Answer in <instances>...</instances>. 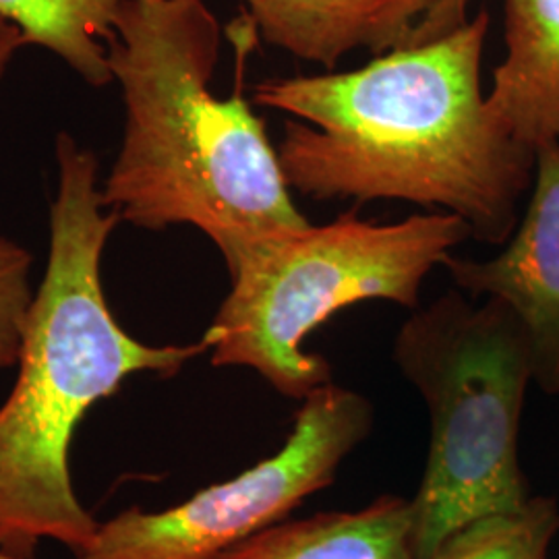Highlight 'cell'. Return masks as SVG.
Listing matches in <instances>:
<instances>
[{
  "mask_svg": "<svg viewBox=\"0 0 559 559\" xmlns=\"http://www.w3.org/2000/svg\"><path fill=\"white\" fill-rule=\"evenodd\" d=\"M263 40L295 59L334 69L355 48L367 46L383 0H240Z\"/></svg>",
  "mask_w": 559,
  "mask_h": 559,
  "instance_id": "cell-10",
  "label": "cell"
},
{
  "mask_svg": "<svg viewBox=\"0 0 559 559\" xmlns=\"http://www.w3.org/2000/svg\"><path fill=\"white\" fill-rule=\"evenodd\" d=\"M25 44H27V40L21 32L20 25H15L13 21L0 15V80H2V75H4L7 67L11 64L13 57L17 55V50Z\"/></svg>",
  "mask_w": 559,
  "mask_h": 559,
  "instance_id": "cell-15",
  "label": "cell"
},
{
  "mask_svg": "<svg viewBox=\"0 0 559 559\" xmlns=\"http://www.w3.org/2000/svg\"><path fill=\"white\" fill-rule=\"evenodd\" d=\"M122 0H0V15L20 25L27 44L64 60L92 85L112 80L108 41Z\"/></svg>",
  "mask_w": 559,
  "mask_h": 559,
  "instance_id": "cell-11",
  "label": "cell"
},
{
  "mask_svg": "<svg viewBox=\"0 0 559 559\" xmlns=\"http://www.w3.org/2000/svg\"><path fill=\"white\" fill-rule=\"evenodd\" d=\"M394 362L429 415V450L411 498L415 558L475 520L533 498L520 466V420L533 359L516 313L460 288L417 307L394 340Z\"/></svg>",
  "mask_w": 559,
  "mask_h": 559,
  "instance_id": "cell-5",
  "label": "cell"
},
{
  "mask_svg": "<svg viewBox=\"0 0 559 559\" xmlns=\"http://www.w3.org/2000/svg\"><path fill=\"white\" fill-rule=\"evenodd\" d=\"M471 0H383L367 46L373 55L441 40L464 27Z\"/></svg>",
  "mask_w": 559,
  "mask_h": 559,
  "instance_id": "cell-13",
  "label": "cell"
},
{
  "mask_svg": "<svg viewBox=\"0 0 559 559\" xmlns=\"http://www.w3.org/2000/svg\"><path fill=\"white\" fill-rule=\"evenodd\" d=\"M373 404L359 392L321 385L305 400L276 454L233 479L214 483L179 506H138L100 522L75 559H212L328 489L340 466L373 431Z\"/></svg>",
  "mask_w": 559,
  "mask_h": 559,
  "instance_id": "cell-6",
  "label": "cell"
},
{
  "mask_svg": "<svg viewBox=\"0 0 559 559\" xmlns=\"http://www.w3.org/2000/svg\"><path fill=\"white\" fill-rule=\"evenodd\" d=\"M506 44L487 104L537 152L559 141V0H506Z\"/></svg>",
  "mask_w": 559,
  "mask_h": 559,
  "instance_id": "cell-8",
  "label": "cell"
},
{
  "mask_svg": "<svg viewBox=\"0 0 559 559\" xmlns=\"http://www.w3.org/2000/svg\"><path fill=\"white\" fill-rule=\"evenodd\" d=\"M468 224L445 212L394 224L360 221L357 210L309 224L230 261V293L205 338L214 367H247L284 399L305 400L332 383V365L305 340L365 300L419 307L420 288L464 240Z\"/></svg>",
  "mask_w": 559,
  "mask_h": 559,
  "instance_id": "cell-4",
  "label": "cell"
},
{
  "mask_svg": "<svg viewBox=\"0 0 559 559\" xmlns=\"http://www.w3.org/2000/svg\"><path fill=\"white\" fill-rule=\"evenodd\" d=\"M489 13L369 64L260 83L255 104L288 112L278 147L290 191L311 200H402L454 214L473 239L508 242L537 152L480 90Z\"/></svg>",
  "mask_w": 559,
  "mask_h": 559,
  "instance_id": "cell-1",
  "label": "cell"
},
{
  "mask_svg": "<svg viewBox=\"0 0 559 559\" xmlns=\"http://www.w3.org/2000/svg\"><path fill=\"white\" fill-rule=\"evenodd\" d=\"M112 27L108 69L127 120L106 207L147 230L195 226L226 265L309 226L263 119L239 90H212L221 23L205 0H122Z\"/></svg>",
  "mask_w": 559,
  "mask_h": 559,
  "instance_id": "cell-3",
  "label": "cell"
},
{
  "mask_svg": "<svg viewBox=\"0 0 559 559\" xmlns=\"http://www.w3.org/2000/svg\"><path fill=\"white\" fill-rule=\"evenodd\" d=\"M0 559H23V558H17V556H11V554H7V551H2V549H0Z\"/></svg>",
  "mask_w": 559,
  "mask_h": 559,
  "instance_id": "cell-16",
  "label": "cell"
},
{
  "mask_svg": "<svg viewBox=\"0 0 559 559\" xmlns=\"http://www.w3.org/2000/svg\"><path fill=\"white\" fill-rule=\"evenodd\" d=\"M29 270L32 255L17 242L0 239V371L20 362L25 323L36 297Z\"/></svg>",
  "mask_w": 559,
  "mask_h": 559,
  "instance_id": "cell-14",
  "label": "cell"
},
{
  "mask_svg": "<svg viewBox=\"0 0 559 559\" xmlns=\"http://www.w3.org/2000/svg\"><path fill=\"white\" fill-rule=\"evenodd\" d=\"M212 559H417L411 500L385 493L360 510L280 520Z\"/></svg>",
  "mask_w": 559,
  "mask_h": 559,
  "instance_id": "cell-9",
  "label": "cell"
},
{
  "mask_svg": "<svg viewBox=\"0 0 559 559\" xmlns=\"http://www.w3.org/2000/svg\"><path fill=\"white\" fill-rule=\"evenodd\" d=\"M57 160L48 265L25 323L20 376L0 406V549L23 559H36L41 540L78 558L98 533L69 466L85 415L131 376L175 378L212 350L205 336L152 346L122 330L102 286V253L120 216L104 203L90 150L60 135Z\"/></svg>",
  "mask_w": 559,
  "mask_h": 559,
  "instance_id": "cell-2",
  "label": "cell"
},
{
  "mask_svg": "<svg viewBox=\"0 0 559 559\" xmlns=\"http://www.w3.org/2000/svg\"><path fill=\"white\" fill-rule=\"evenodd\" d=\"M558 535V500L533 496L520 510L466 524L425 559H549Z\"/></svg>",
  "mask_w": 559,
  "mask_h": 559,
  "instance_id": "cell-12",
  "label": "cell"
},
{
  "mask_svg": "<svg viewBox=\"0 0 559 559\" xmlns=\"http://www.w3.org/2000/svg\"><path fill=\"white\" fill-rule=\"evenodd\" d=\"M533 195L506 249L493 260L443 267L468 297H496L519 318L531 348L533 381L559 396V141L537 147Z\"/></svg>",
  "mask_w": 559,
  "mask_h": 559,
  "instance_id": "cell-7",
  "label": "cell"
}]
</instances>
